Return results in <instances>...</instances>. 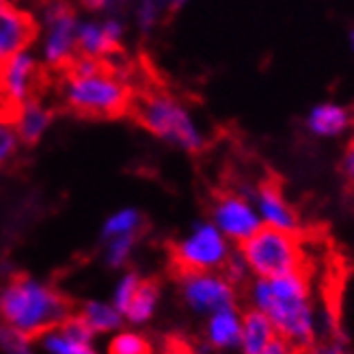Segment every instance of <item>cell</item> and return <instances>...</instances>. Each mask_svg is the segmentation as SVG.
Instances as JSON below:
<instances>
[{
	"mask_svg": "<svg viewBox=\"0 0 354 354\" xmlns=\"http://www.w3.org/2000/svg\"><path fill=\"white\" fill-rule=\"evenodd\" d=\"M307 354H350L344 346L342 339L337 337H330V339H324V342H317V344H311L307 348Z\"/></svg>",
	"mask_w": 354,
	"mask_h": 354,
	"instance_id": "f1b7e54d",
	"label": "cell"
},
{
	"mask_svg": "<svg viewBox=\"0 0 354 354\" xmlns=\"http://www.w3.org/2000/svg\"><path fill=\"white\" fill-rule=\"evenodd\" d=\"M69 315V303L48 283L17 277L0 290V320L28 337L57 328Z\"/></svg>",
	"mask_w": 354,
	"mask_h": 354,
	"instance_id": "3957f363",
	"label": "cell"
},
{
	"mask_svg": "<svg viewBox=\"0 0 354 354\" xmlns=\"http://www.w3.org/2000/svg\"><path fill=\"white\" fill-rule=\"evenodd\" d=\"M342 173L346 177V182L354 188V138L350 140V145L346 149V156L342 160Z\"/></svg>",
	"mask_w": 354,
	"mask_h": 354,
	"instance_id": "f546056e",
	"label": "cell"
},
{
	"mask_svg": "<svg viewBox=\"0 0 354 354\" xmlns=\"http://www.w3.org/2000/svg\"><path fill=\"white\" fill-rule=\"evenodd\" d=\"M140 225H143V218H140L138 212L132 207H126V209H119L106 218L102 236L106 240L117 238V236H134Z\"/></svg>",
	"mask_w": 354,
	"mask_h": 354,
	"instance_id": "44dd1931",
	"label": "cell"
},
{
	"mask_svg": "<svg viewBox=\"0 0 354 354\" xmlns=\"http://www.w3.org/2000/svg\"><path fill=\"white\" fill-rule=\"evenodd\" d=\"M160 13H162V7L158 0H143V3H140V9H138V24L145 30H149L158 22Z\"/></svg>",
	"mask_w": 354,
	"mask_h": 354,
	"instance_id": "4316f807",
	"label": "cell"
},
{
	"mask_svg": "<svg viewBox=\"0 0 354 354\" xmlns=\"http://www.w3.org/2000/svg\"><path fill=\"white\" fill-rule=\"evenodd\" d=\"M158 303H160V290H158L156 283L140 281L134 298L130 300L126 313H123V320H128L134 326L145 324L153 317V313L158 309Z\"/></svg>",
	"mask_w": 354,
	"mask_h": 354,
	"instance_id": "d6986e66",
	"label": "cell"
},
{
	"mask_svg": "<svg viewBox=\"0 0 354 354\" xmlns=\"http://www.w3.org/2000/svg\"><path fill=\"white\" fill-rule=\"evenodd\" d=\"M352 123V115L346 106L342 104H333V102H324L317 104L311 109L309 117H307V128L309 132H313L315 136H339L344 134Z\"/></svg>",
	"mask_w": 354,
	"mask_h": 354,
	"instance_id": "9a60e30c",
	"label": "cell"
},
{
	"mask_svg": "<svg viewBox=\"0 0 354 354\" xmlns=\"http://www.w3.org/2000/svg\"><path fill=\"white\" fill-rule=\"evenodd\" d=\"M240 333H242V315L236 311V307L221 309L216 313L207 315L205 339L209 346H214L218 350L238 348Z\"/></svg>",
	"mask_w": 354,
	"mask_h": 354,
	"instance_id": "5bb4252c",
	"label": "cell"
},
{
	"mask_svg": "<svg viewBox=\"0 0 354 354\" xmlns=\"http://www.w3.org/2000/svg\"><path fill=\"white\" fill-rule=\"evenodd\" d=\"M255 209L263 227L281 229V232L298 234L300 221L294 207L283 197L281 188L274 182H263L255 192Z\"/></svg>",
	"mask_w": 354,
	"mask_h": 354,
	"instance_id": "7c38bea8",
	"label": "cell"
},
{
	"mask_svg": "<svg viewBox=\"0 0 354 354\" xmlns=\"http://www.w3.org/2000/svg\"><path fill=\"white\" fill-rule=\"evenodd\" d=\"M232 255L229 240L214 223H199L177 242L175 259L182 270H218Z\"/></svg>",
	"mask_w": 354,
	"mask_h": 354,
	"instance_id": "8992f818",
	"label": "cell"
},
{
	"mask_svg": "<svg viewBox=\"0 0 354 354\" xmlns=\"http://www.w3.org/2000/svg\"><path fill=\"white\" fill-rule=\"evenodd\" d=\"M78 315L93 335L117 333L123 324L121 311L113 303H104V300H88Z\"/></svg>",
	"mask_w": 354,
	"mask_h": 354,
	"instance_id": "ac0fdd59",
	"label": "cell"
},
{
	"mask_svg": "<svg viewBox=\"0 0 354 354\" xmlns=\"http://www.w3.org/2000/svg\"><path fill=\"white\" fill-rule=\"evenodd\" d=\"M184 303L201 315L236 307V286L216 270H184L180 279Z\"/></svg>",
	"mask_w": 354,
	"mask_h": 354,
	"instance_id": "52a82bcc",
	"label": "cell"
},
{
	"mask_svg": "<svg viewBox=\"0 0 354 354\" xmlns=\"http://www.w3.org/2000/svg\"><path fill=\"white\" fill-rule=\"evenodd\" d=\"M0 352L3 354H37L32 337L9 326H0Z\"/></svg>",
	"mask_w": 354,
	"mask_h": 354,
	"instance_id": "603a6c76",
	"label": "cell"
},
{
	"mask_svg": "<svg viewBox=\"0 0 354 354\" xmlns=\"http://www.w3.org/2000/svg\"><path fill=\"white\" fill-rule=\"evenodd\" d=\"M121 24L117 20H109L104 24H80L76 30V50L78 55L93 59H109L119 52Z\"/></svg>",
	"mask_w": 354,
	"mask_h": 354,
	"instance_id": "4fadbf2b",
	"label": "cell"
},
{
	"mask_svg": "<svg viewBox=\"0 0 354 354\" xmlns=\"http://www.w3.org/2000/svg\"><path fill=\"white\" fill-rule=\"evenodd\" d=\"M59 95L67 111L91 119H117L128 115L134 97V88L121 69L102 61L88 74L59 72Z\"/></svg>",
	"mask_w": 354,
	"mask_h": 354,
	"instance_id": "7a4b0ae2",
	"label": "cell"
},
{
	"mask_svg": "<svg viewBox=\"0 0 354 354\" xmlns=\"http://www.w3.org/2000/svg\"><path fill=\"white\" fill-rule=\"evenodd\" d=\"M44 22H46V41H44V57L50 67L57 72L76 57V17L74 11L65 0H46L44 7Z\"/></svg>",
	"mask_w": 354,
	"mask_h": 354,
	"instance_id": "ba28073f",
	"label": "cell"
},
{
	"mask_svg": "<svg viewBox=\"0 0 354 354\" xmlns=\"http://www.w3.org/2000/svg\"><path fill=\"white\" fill-rule=\"evenodd\" d=\"M128 115H132L151 134L180 145L186 151H201L205 147V138L194 126L188 111L162 88H143L140 93L134 91Z\"/></svg>",
	"mask_w": 354,
	"mask_h": 354,
	"instance_id": "277c9868",
	"label": "cell"
},
{
	"mask_svg": "<svg viewBox=\"0 0 354 354\" xmlns=\"http://www.w3.org/2000/svg\"><path fill=\"white\" fill-rule=\"evenodd\" d=\"M39 339L46 354H97L93 342L76 339L72 335H67L61 326L46 330L44 335H39Z\"/></svg>",
	"mask_w": 354,
	"mask_h": 354,
	"instance_id": "ffe728a7",
	"label": "cell"
},
{
	"mask_svg": "<svg viewBox=\"0 0 354 354\" xmlns=\"http://www.w3.org/2000/svg\"><path fill=\"white\" fill-rule=\"evenodd\" d=\"M350 46H352V52H354V30L350 32Z\"/></svg>",
	"mask_w": 354,
	"mask_h": 354,
	"instance_id": "1f68e13d",
	"label": "cell"
},
{
	"mask_svg": "<svg viewBox=\"0 0 354 354\" xmlns=\"http://www.w3.org/2000/svg\"><path fill=\"white\" fill-rule=\"evenodd\" d=\"M109 354H151V346L136 330H117L109 344Z\"/></svg>",
	"mask_w": 354,
	"mask_h": 354,
	"instance_id": "7402d4cb",
	"label": "cell"
},
{
	"mask_svg": "<svg viewBox=\"0 0 354 354\" xmlns=\"http://www.w3.org/2000/svg\"><path fill=\"white\" fill-rule=\"evenodd\" d=\"M41 72L39 65L26 52H17L15 57L0 65V93H3L7 106L13 113V119L20 106L35 97L39 88Z\"/></svg>",
	"mask_w": 354,
	"mask_h": 354,
	"instance_id": "30bf717a",
	"label": "cell"
},
{
	"mask_svg": "<svg viewBox=\"0 0 354 354\" xmlns=\"http://www.w3.org/2000/svg\"><path fill=\"white\" fill-rule=\"evenodd\" d=\"M253 309L272 322L281 339L305 352L315 344V313L305 270L274 279H255L251 286Z\"/></svg>",
	"mask_w": 354,
	"mask_h": 354,
	"instance_id": "6da1fadb",
	"label": "cell"
},
{
	"mask_svg": "<svg viewBox=\"0 0 354 354\" xmlns=\"http://www.w3.org/2000/svg\"><path fill=\"white\" fill-rule=\"evenodd\" d=\"M44 3H46V0H44Z\"/></svg>",
	"mask_w": 354,
	"mask_h": 354,
	"instance_id": "d6a6232c",
	"label": "cell"
},
{
	"mask_svg": "<svg viewBox=\"0 0 354 354\" xmlns=\"http://www.w3.org/2000/svg\"><path fill=\"white\" fill-rule=\"evenodd\" d=\"M134 236H117L111 238L109 244H106V263L111 268H123L128 263V259L132 257L134 251Z\"/></svg>",
	"mask_w": 354,
	"mask_h": 354,
	"instance_id": "cb8c5ba5",
	"label": "cell"
},
{
	"mask_svg": "<svg viewBox=\"0 0 354 354\" xmlns=\"http://www.w3.org/2000/svg\"><path fill=\"white\" fill-rule=\"evenodd\" d=\"M140 281H143V279H140L136 272H126L117 281V286L113 290V300H111V303L121 311V315L126 313L130 300L134 298V294H136V290L140 286Z\"/></svg>",
	"mask_w": 354,
	"mask_h": 354,
	"instance_id": "d4e9b609",
	"label": "cell"
},
{
	"mask_svg": "<svg viewBox=\"0 0 354 354\" xmlns=\"http://www.w3.org/2000/svg\"><path fill=\"white\" fill-rule=\"evenodd\" d=\"M212 223L227 238L242 244L261 227V218L249 197L238 192H227L212 207Z\"/></svg>",
	"mask_w": 354,
	"mask_h": 354,
	"instance_id": "9c48e42d",
	"label": "cell"
},
{
	"mask_svg": "<svg viewBox=\"0 0 354 354\" xmlns=\"http://www.w3.org/2000/svg\"><path fill=\"white\" fill-rule=\"evenodd\" d=\"M50 121H52V111L32 97L20 106V111H17V115L13 119L15 134L20 140H24V143L32 145L44 136V132L50 126Z\"/></svg>",
	"mask_w": 354,
	"mask_h": 354,
	"instance_id": "e0dca14e",
	"label": "cell"
},
{
	"mask_svg": "<svg viewBox=\"0 0 354 354\" xmlns=\"http://www.w3.org/2000/svg\"><path fill=\"white\" fill-rule=\"evenodd\" d=\"M240 255L257 279H274L305 270V251L298 234L259 227L240 244Z\"/></svg>",
	"mask_w": 354,
	"mask_h": 354,
	"instance_id": "5b68a950",
	"label": "cell"
},
{
	"mask_svg": "<svg viewBox=\"0 0 354 354\" xmlns=\"http://www.w3.org/2000/svg\"><path fill=\"white\" fill-rule=\"evenodd\" d=\"M279 337L272 322L261 311L251 309L242 315V333H240V350L242 354H261Z\"/></svg>",
	"mask_w": 354,
	"mask_h": 354,
	"instance_id": "2e32d148",
	"label": "cell"
},
{
	"mask_svg": "<svg viewBox=\"0 0 354 354\" xmlns=\"http://www.w3.org/2000/svg\"><path fill=\"white\" fill-rule=\"evenodd\" d=\"M261 354H300L292 344H288L286 339H281V337H277L268 348H266Z\"/></svg>",
	"mask_w": 354,
	"mask_h": 354,
	"instance_id": "4dcf8cb0",
	"label": "cell"
},
{
	"mask_svg": "<svg viewBox=\"0 0 354 354\" xmlns=\"http://www.w3.org/2000/svg\"><path fill=\"white\" fill-rule=\"evenodd\" d=\"M17 134L13 128L5 126V128H0V165H5L9 158L15 153L17 149Z\"/></svg>",
	"mask_w": 354,
	"mask_h": 354,
	"instance_id": "83f0119b",
	"label": "cell"
},
{
	"mask_svg": "<svg viewBox=\"0 0 354 354\" xmlns=\"http://www.w3.org/2000/svg\"><path fill=\"white\" fill-rule=\"evenodd\" d=\"M37 20L24 9H17L9 0L0 3V65L24 52L37 37Z\"/></svg>",
	"mask_w": 354,
	"mask_h": 354,
	"instance_id": "8fae6325",
	"label": "cell"
},
{
	"mask_svg": "<svg viewBox=\"0 0 354 354\" xmlns=\"http://www.w3.org/2000/svg\"><path fill=\"white\" fill-rule=\"evenodd\" d=\"M225 277L229 279L236 286V283H242L246 279V274H249V266L244 263L242 255H229V259L225 261Z\"/></svg>",
	"mask_w": 354,
	"mask_h": 354,
	"instance_id": "484cf974",
	"label": "cell"
}]
</instances>
